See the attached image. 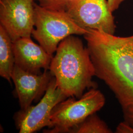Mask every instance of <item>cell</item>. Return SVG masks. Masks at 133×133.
<instances>
[{
    "label": "cell",
    "instance_id": "1",
    "mask_svg": "<svg viewBox=\"0 0 133 133\" xmlns=\"http://www.w3.org/2000/svg\"><path fill=\"white\" fill-rule=\"evenodd\" d=\"M84 35L94 66L120 105L124 121L133 126V35L117 37L93 29Z\"/></svg>",
    "mask_w": 133,
    "mask_h": 133
},
{
    "label": "cell",
    "instance_id": "2",
    "mask_svg": "<svg viewBox=\"0 0 133 133\" xmlns=\"http://www.w3.org/2000/svg\"><path fill=\"white\" fill-rule=\"evenodd\" d=\"M49 70L68 98L79 99L86 90L97 88V83L93 81L95 69L90 53L76 35H71L59 43Z\"/></svg>",
    "mask_w": 133,
    "mask_h": 133
},
{
    "label": "cell",
    "instance_id": "3",
    "mask_svg": "<svg viewBox=\"0 0 133 133\" xmlns=\"http://www.w3.org/2000/svg\"><path fill=\"white\" fill-rule=\"evenodd\" d=\"M33 36L39 44L53 56L59 43L71 35H84L87 30L74 22L65 11L49 10L35 3Z\"/></svg>",
    "mask_w": 133,
    "mask_h": 133
},
{
    "label": "cell",
    "instance_id": "4",
    "mask_svg": "<svg viewBox=\"0 0 133 133\" xmlns=\"http://www.w3.org/2000/svg\"><path fill=\"white\" fill-rule=\"evenodd\" d=\"M105 96L97 88H91L80 98L68 97L56 105L51 113L50 125L43 133H68L91 114L102 109Z\"/></svg>",
    "mask_w": 133,
    "mask_h": 133
},
{
    "label": "cell",
    "instance_id": "5",
    "mask_svg": "<svg viewBox=\"0 0 133 133\" xmlns=\"http://www.w3.org/2000/svg\"><path fill=\"white\" fill-rule=\"evenodd\" d=\"M68 98L58 87L53 77L43 98L36 105L20 109L14 116V123L19 133H34L50 125V115L54 107Z\"/></svg>",
    "mask_w": 133,
    "mask_h": 133
},
{
    "label": "cell",
    "instance_id": "6",
    "mask_svg": "<svg viewBox=\"0 0 133 133\" xmlns=\"http://www.w3.org/2000/svg\"><path fill=\"white\" fill-rule=\"evenodd\" d=\"M66 13L77 25L114 35V17L108 0H75L69 3Z\"/></svg>",
    "mask_w": 133,
    "mask_h": 133
},
{
    "label": "cell",
    "instance_id": "7",
    "mask_svg": "<svg viewBox=\"0 0 133 133\" xmlns=\"http://www.w3.org/2000/svg\"><path fill=\"white\" fill-rule=\"evenodd\" d=\"M35 21L34 0H0V25L12 42L31 37Z\"/></svg>",
    "mask_w": 133,
    "mask_h": 133
},
{
    "label": "cell",
    "instance_id": "8",
    "mask_svg": "<svg viewBox=\"0 0 133 133\" xmlns=\"http://www.w3.org/2000/svg\"><path fill=\"white\" fill-rule=\"evenodd\" d=\"M53 77L49 70L37 75L25 71L15 65L11 79L20 109H27L33 102H39L45 94Z\"/></svg>",
    "mask_w": 133,
    "mask_h": 133
},
{
    "label": "cell",
    "instance_id": "9",
    "mask_svg": "<svg viewBox=\"0 0 133 133\" xmlns=\"http://www.w3.org/2000/svg\"><path fill=\"white\" fill-rule=\"evenodd\" d=\"M15 65L25 71L40 75L49 70L52 55L48 54L39 44L34 43L31 37L22 38L13 42Z\"/></svg>",
    "mask_w": 133,
    "mask_h": 133
},
{
    "label": "cell",
    "instance_id": "10",
    "mask_svg": "<svg viewBox=\"0 0 133 133\" xmlns=\"http://www.w3.org/2000/svg\"><path fill=\"white\" fill-rule=\"evenodd\" d=\"M15 66L13 42L0 25V76L10 83Z\"/></svg>",
    "mask_w": 133,
    "mask_h": 133
},
{
    "label": "cell",
    "instance_id": "11",
    "mask_svg": "<svg viewBox=\"0 0 133 133\" xmlns=\"http://www.w3.org/2000/svg\"><path fill=\"white\" fill-rule=\"evenodd\" d=\"M107 124L95 114L87 117L81 123L70 129L68 133H111Z\"/></svg>",
    "mask_w": 133,
    "mask_h": 133
},
{
    "label": "cell",
    "instance_id": "12",
    "mask_svg": "<svg viewBox=\"0 0 133 133\" xmlns=\"http://www.w3.org/2000/svg\"><path fill=\"white\" fill-rule=\"evenodd\" d=\"M39 5L49 10L66 11L68 3L63 0H38Z\"/></svg>",
    "mask_w": 133,
    "mask_h": 133
},
{
    "label": "cell",
    "instance_id": "13",
    "mask_svg": "<svg viewBox=\"0 0 133 133\" xmlns=\"http://www.w3.org/2000/svg\"><path fill=\"white\" fill-rule=\"evenodd\" d=\"M115 133H133V126L124 121L118 125L116 128Z\"/></svg>",
    "mask_w": 133,
    "mask_h": 133
},
{
    "label": "cell",
    "instance_id": "14",
    "mask_svg": "<svg viewBox=\"0 0 133 133\" xmlns=\"http://www.w3.org/2000/svg\"><path fill=\"white\" fill-rule=\"evenodd\" d=\"M125 0H108L109 9L112 12L117 10Z\"/></svg>",
    "mask_w": 133,
    "mask_h": 133
},
{
    "label": "cell",
    "instance_id": "15",
    "mask_svg": "<svg viewBox=\"0 0 133 133\" xmlns=\"http://www.w3.org/2000/svg\"><path fill=\"white\" fill-rule=\"evenodd\" d=\"M63 1H65L67 3H71V2H73V1H75V0H63Z\"/></svg>",
    "mask_w": 133,
    "mask_h": 133
}]
</instances>
